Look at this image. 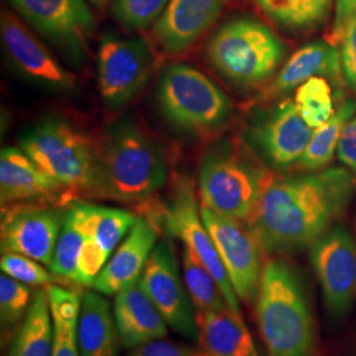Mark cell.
Instances as JSON below:
<instances>
[{"label":"cell","mask_w":356,"mask_h":356,"mask_svg":"<svg viewBox=\"0 0 356 356\" xmlns=\"http://www.w3.org/2000/svg\"><path fill=\"white\" fill-rule=\"evenodd\" d=\"M353 193L354 177L341 166L273 178L245 225L266 254H297L335 226Z\"/></svg>","instance_id":"1"},{"label":"cell","mask_w":356,"mask_h":356,"mask_svg":"<svg viewBox=\"0 0 356 356\" xmlns=\"http://www.w3.org/2000/svg\"><path fill=\"white\" fill-rule=\"evenodd\" d=\"M169 177L164 149L135 122L120 120L98 151L90 194L124 204L152 200Z\"/></svg>","instance_id":"2"},{"label":"cell","mask_w":356,"mask_h":356,"mask_svg":"<svg viewBox=\"0 0 356 356\" xmlns=\"http://www.w3.org/2000/svg\"><path fill=\"white\" fill-rule=\"evenodd\" d=\"M256 317L269 356H317L316 326L304 284L284 259L264 264Z\"/></svg>","instance_id":"3"},{"label":"cell","mask_w":356,"mask_h":356,"mask_svg":"<svg viewBox=\"0 0 356 356\" xmlns=\"http://www.w3.org/2000/svg\"><path fill=\"white\" fill-rule=\"evenodd\" d=\"M272 179L267 168L247 153L229 141L219 143L204 153L201 163V206L247 223Z\"/></svg>","instance_id":"4"},{"label":"cell","mask_w":356,"mask_h":356,"mask_svg":"<svg viewBox=\"0 0 356 356\" xmlns=\"http://www.w3.org/2000/svg\"><path fill=\"white\" fill-rule=\"evenodd\" d=\"M286 54L284 42L266 24L236 17L220 26L207 45V57L231 82L254 88L275 76Z\"/></svg>","instance_id":"5"},{"label":"cell","mask_w":356,"mask_h":356,"mask_svg":"<svg viewBox=\"0 0 356 356\" xmlns=\"http://www.w3.org/2000/svg\"><path fill=\"white\" fill-rule=\"evenodd\" d=\"M20 148L48 176L70 193L90 194L98 151L89 138L60 119H44L28 128Z\"/></svg>","instance_id":"6"},{"label":"cell","mask_w":356,"mask_h":356,"mask_svg":"<svg viewBox=\"0 0 356 356\" xmlns=\"http://www.w3.org/2000/svg\"><path fill=\"white\" fill-rule=\"evenodd\" d=\"M157 99L172 124L194 134L219 129L232 113L229 97L189 65H172L166 69L159 82Z\"/></svg>","instance_id":"7"},{"label":"cell","mask_w":356,"mask_h":356,"mask_svg":"<svg viewBox=\"0 0 356 356\" xmlns=\"http://www.w3.org/2000/svg\"><path fill=\"white\" fill-rule=\"evenodd\" d=\"M152 223L157 229L161 227L169 236L179 239L201 260L225 293L231 312L242 317L241 300L234 291L229 273L216 251L209 229L204 226L201 207L197 204L195 189L189 178L178 179L169 201L154 216Z\"/></svg>","instance_id":"8"},{"label":"cell","mask_w":356,"mask_h":356,"mask_svg":"<svg viewBox=\"0 0 356 356\" xmlns=\"http://www.w3.org/2000/svg\"><path fill=\"white\" fill-rule=\"evenodd\" d=\"M201 216L238 298L243 304H254L264 269V251L260 243L244 222L216 214L202 206Z\"/></svg>","instance_id":"9"},{"label":"cell","mask_w":356,"mask_h":356,"mask_svg":"<svg viewBox=\"0 0 356 356\" xmlns=\"http://www.w3.org/2000/svg\"><path fill=\"white\" fill-rule=\"evenodd\" d=\"M139 284L172 330L189 341H198L197 310L179 273L177 257L170 243L156 244Z\"/></svg>","instance_id":"10"},{"label":"cell","mask_w":356,"mask_h":356,"mask_svg":"<svg viewBox=\"0 0 356 356\" xmlns=\"http://www.w3.org/2000/svg\"><path fill=\"white\" fill-rule=\"evenodd\" d=\"M98 85L110 107L129 102L147 83L152 70V54L140 38L104 35L97 57Z\"/></svg>","instance_id":"11"},{"label":"cell","mask_w":356,"mask_h":356,"mask_svg":"<svg viewBox=\"0 0 356 356\" xmlns=\"http://www.w3.org/2000/svg\"><path fill=\"white\" fill-rule=\"evenodd\" d=\"M310 261L331 316L342 317L356 297V239L334 226L310 248Z\"/></svg>","instance_id":"12"},{"label":"cell","mask_w":356,"mask_h":356,"mask_svg":"<svg viewBox=\"0 0 356 356\" xmlns=\"http://www.w3.org/2000/svg\"><path fill=\"white\" fill-rule=\"evenodd\" d=\"M67 211L85 236L78 266L79 286H92L138 216L127 210L82 202L69 204Z\"/></svg>","instance_id":"13"},{"label":"cell","mask_w":356,"mask_h":356,"mask_svg":"<svg viewBox=\"0 0 356 356\" xmlns=\"http://www.w3.org/2000/svg\"><path fill=\"white\" fill-rule=\"evenodd\" d=\"M314 128L286 99L260 115L248 129V141L267 165L288 170L297 165L310 143Z\"/></svg>","instance_id":"14"},{"label":"cell","mask_w":356,"mask_h":356,"mask_svg":"<svg viewBox=\"0 0 356 356\" xmlns=\"http://www.w3.org/2000/svg\"><path fill=\"white\" fill-rule=\"evenodd\" d=\"M23 19L70 54L79 57L95 32L85 0H10Z\"/></svg>","instance_id":"15"},{"label":"cell","mask_w":356,"mask_h":356,"mask_svg":"<svg viewBox=\"0 0 356 356\" xmlns=\"http://www.w3.org/2000/svg\"><path fill=\"white\" fill-rule=\"evenodd\" d=\"M1 40L10 60L29 79L57 90L72 89L76 76L13 13L1 15Z\"/></svg>","instance_id":"16"},{"label":"cell","mask_w":356,"mask_h":356,"mask_svg":"<svg viewBox=\"0 0 356 356\" xmlns=\"http://www.w3.org/2000/svg\"><path fill=\"white\" fill-rule=\"evenodd\" d=\"M65 213L51 209L13 210L1 220V251L24 254L51 267Z\"/></svg>","instance_id":"17"},{"label":"cell","mask_w":356,"mask_h":356,"mask_svg":"<svg viewBox=\"0 0 356 356\" xmlns=\"http://www.w3.org/2000/svg\"><path fill=\"white\" fill-rule=\"evenodd\" d=\"M157 236L159 229L152 222L139 216L91 288L103 296L115 297L136 284L157 244Z\"/></svg>","instance_id":"18"},{"label":"cell","mask_w":356,"mask_h":356,"mask_svg":"<svg viewBox=\"0 0 356 356\" xmlns=\"http://www.w3.org/2000/svg\"><path fill=\"white\" fill-rule=\"evenodd\" d=\"M226 0H170L154 23L153 36L169 54L188 51L216 23Z\"/></svg>","instance_id":"19"},{"label":"cell","mask_w":356,"mask_h":356,"mask_svg":"<svg viewBox=\"0 0 356 356\" xmlns=\"http://www.w3.org/2000/svg\"><path fill=\"white\" fill-rule=\"evenodd\" d=\"M113 312L120 344L124 348L134 350L165 339L168 335L165 319L143 291L139 281L115 296Z\"/></svg>","instance_id":"20"},{"label":"cell","mask_w":356,"mask_h":356,"mask_svg":"<svg viewBox=\"0 0 356 356\" xmlns=\"http://www.w3.org/2000/svg\"><path fill=\"white\" fill-rule=\"evenodd\" d=\"M69 193L48 176L22 148L7 147L0 154L1 204L63 197Z\"/></svg>","instance_id":"21"},{"label":"cell","mask_w":356,"mask_h":356,"mask_svg":"<svg viewBox=\"0 0 356 356\" xmlns=\"http://www.w3.org/2000/svg\"><path fill=\"white\" fill-rule=\"evenodd\" d=\"M342 73L341 51L334 44L325 41L309 42L294 51L292 57L282 65L268 88L267 97H276L297 89L314 76L330 78L331 81L339 79Z\"/></svg>","instance_id":"22"},{"label":"cell","mask_w":356,"mask_h":356,"mask_svg":"<svg viewBox=\"0 0 356 356\" xmlns=\"http://www.w3.org/2000/svg\"><path fill=\"white\" fill-rule=\"evenodd\" d=\"M76 339L81 356L119 355V332L110 302L97 291L81 296L76 323Z\"/></svg>","instance_id":"23"},{"label":"cell","mask_w":356,"mask_h":356,"mask_svg":"<svg viewBox=\"0 0 356 356\" xmlns=\"http://www.w3.org/2000/svg\"><path fill=\"white\" fill-rule=\"evenodd\" d=\"M197 325L204 356H260L242 317L232 312H197Z\"/></svg>","instance_id":"24"},{"label":"cell","mask_w":356,"mask_h":356,"mask_svg":"<svg viewBox=\"0 0 356 356\" xmlns=\"http://www.w3.org/2000/svg\"><path fill=\"white\" fill-rule=\"evenodd\" d=\"M54 326L48 288L33 294L26 318L13 335L7 356H51Z\"/></svg>","instance_id":"25"},{"label":"cell","mask_w":356,"mask_h":356,"mask_svg":"<svg viewBox=\"0 0 356 356\" xmlns=\"http://www.w3.org/2000/svg\"><path fill=\"white\" fill-rule=\"evenodd\" d=\"M356 114V102L348 99L342 103L330 119L314 129L310 143L298 161V168L306 172H316L327 168L339 143L346 123Z\"/></svg>","instance_id":"26"},{"label":"cell","mask_w":356,"mask_h":356,"mask_svg":"<svg viewBox=\"0 0 356 356\" xmlns=\"http://www.w3.org/2000/svg\"><path fill=\"white\" fill-rule=\"evenodd\" d=\"M276 24L291 31L313 29L331 13L332 0H254Z\"/></svg>","instance_id":"27"},{"label":"cell","mask_w":356,"mask_h":356,"mask_svg":"<svg viewBox=\"0 0 356 356\" xmlns=\"http://www.w3.org/2000/svg\"><path fill=\"white\" fill-rule=\"evenodd\" d=\"M48 293L54 326L51 356H81L76 339V323L81 307L78 294L57 285L48 286Z\"/></svg>","instance_id":"28"},{"label":"cell","mask_w":356,"mask_h":356,"mask_svg":"<svg viewBox=\"0 0 356 356\" xmlns=\"http://www.w3.org/2000/svg\"><path fill=\"white\" fill-rule=\"evenodd\" d=\"M182 277L197 312H231L214 276L186 247L182 252Z\"/></svg>","instance_id":"29"},{"label":"cell","mask_w":356,"mask_h":356,"mask_svg":"<svg viewBox=\"0 0 356 356\" xmlns=\"http://www.w3.org/2000/svg\"><path fill=\"white\" fill-rule=\"evenodd\" d=\"M85 236L78 227L72 214L66 210L63 229L58 236L51 264V272L61 280L69 281L79 286V259Z\"/></svg>","instance_id":"30"},{"label":"cell","mask_w":356,"mask_h":356,"mask_svg":"<svg viewBox=\"0 0 356 356\" xmlns=\"http://www.w3.org/2000/svg\"><path fill=\"white\" fill-rule=\"evenodd\" d=\"M294 102L306 123L314 129L326 123L335 113L332 89L323 76H314L298 86Z\"/></svg>","instance_id":"31"},{"label":"cell","mask_w":356,"mask_h":356,"mask_svg":"<svg viewBox=\"0 0 356 356\" xmlns=\"http://www.w3.org/2000/svg\"><path fill=\"white\" fill-rule=\"evenodd\" d=\"M33 300L32 289L20 281L13 280L7 275L0 276V325L1 338L10 339L16 334L19 326L26 318Z\"/></svg>","instance_id":"32"},{"label":"cell","mask_w":356,"mask_h":356,"mask_svg":"<svg viewBox=\"0 0 356 356\" xmlns=\"http://www.w3.org/2000/svg\"><path fill=\"white\" fill-rule=\"evenodd\" d=\"M170 0H115L114 16L128 29H143L157 22Z\"/></svg>","instance_id":"33"},{"label":"cell","mask_w":356,"mask_h":356,"mask_svg":"<svg viewBox=\"0 0 356 356\" xmlns=\"http://www.w3.org/2000/svg\"><path fill=\"white\" fill-rule=\"evenodd\" d=\"M0 268L4 275L29 286L48 288L56 281V276L42 267L41 263L24 254L4 252L0 259Z\"/></svg>","instance_id":"34"},{"label":"cell","mask_w":356,"mask_h":356,"mask_svg":"<svg viewBox=\"0 0 356 356\" xmlns=\"http://www.w3.org/2000/svg\"><path fill=\"white\" fill-rule=\"evenodd\" d=\"M127 356H204L202 350L194 348L186 344L170 342L166 339L153 341L143 344L134 350Z\"/></svg>","instance_id":"35"},{"label":"cell","mask_w":356,"mask_h":356,"mask_svg":"<svg viewBox=\"0 0 356 356\" xmlns=\"http://www.w3.org/2000/svg\"><path fill=\"white\" fill-rule=\"evenodd\" d=\"M342 42L341 58L344 81L356 91V17L346 28Z\"/></svg>","instance_id":"36"},{"label":"cell","mask_w":356,"mask_h":356,"mask_svg":"<svg viewBox=\"0 0 356 356\" xmlns=\"http://www.w3.org/2000/svg\"><path fill=\"white\" fill-rule=\"evenodd\" d=\"M337 156L351 173L356 175V114L344 126L337 147Z\"/></svg>","instance_id":"37"},{"label":"cell","mask_w":356,"mask_h":356,"mask_svg":"<svg viewBox=\"0 0 356 356\" xmlns=\"http://www.w3.org/2000/svg\"><path fill=\"white\" fill-rule=\"evenodd\" d=\"M356 17V0H335V19L332 36L335 41L343 38L347 26Z\"/></svg>","instance_id":"38"},{"label":"cell","mask_w":356,"mask_h":356,"mask_svg":"<svg viewBox=\"0 0 356 356\" xmlns=\"http://www.w3.org/2000/svg\"><path fill=\"white\" fill-rule=\"evenodd\" d=\"M97 8H103L106 4H107V1L108 0H90Z\"/></svg>","instance_id":"39"}]
</instances>
